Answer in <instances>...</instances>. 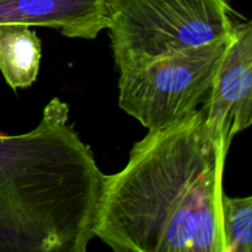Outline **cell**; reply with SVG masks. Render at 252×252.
I'll return each instance as SVG.
<instances>
[{"instance_id":"1","label":"cell","mask_w":252,"mask_h":252,"mask_svg":"<svg viewBox=\"0 0 252 252\" xmlns=\"http://www.w3.org/2000/svg\"><path fill=\"white\" fill-rule=\"evenodd\" d=\"M228 152L206 125L203 106L149 130L126 166L105 175L95 238L117 252H225Z\"/></svg>"},{"instance_id":"3","label":"cell","mask_w":252,"mask_h":252,"mask_svg":"<svg viewBox=\"0 0 252 252\" xmlns=\"http://www.w3.org/2000/svg\"><path fill=\"white\" fill-rule=\"evenodd\" d=\"M229 39L186 49L121 74L120 107L148 130L182 121L206 102Z\"/></svg>"},{"instance_id":"5","label":"cell","mask_w":252,"mask_h":252,"mask_svg":"<svg viewBox=\"0 0 252 252\" xmlns=\"http://www.w3.org/2000/svg\"><path fill=\"white\" fill-rule=\"evenodd\" d=\"M0 24L48 27L69 38L95 39L107 29L105 0H0Z\"/></svg>"},{"instance_id":"6","label":"cell","mask_w":252,"mask_h":252,"mask_svg":"<svg viewBox=\"0 0 252 252\" xmlns=\"http://www.w3.org/2000/svg\"><path fill=\"white\" fill-rule=\"evenodd\" d=\"M42 44L26 25L0 24V71L12 90L30 88L37 80Z\"/></svg>"},{"instance_id":"2","label":"cell","mask_w":252,"mask_h":252,"mask_svg":"<svg viewBox=\"0 0 252 252\" xmlns=\"http://www.w3.org/2000/svg\"><path fill=\"white\" fill-rule=\"evenodd\" d=\"M113 58L121 74L204 44L228 41V0H105Z\"/></svg>"},{"instance_id":"7","label":"cell","mask_w":252,"mask_h":252,"mask_svg":"<svg viewBox=\"0 0 252 252\" xmlns=\"http://www.w3.org/2000/svg\"><path fill=\"white\" fill-rule=\"evenodd\" d=\"M221 216L225 252H251L252 197L224 194Z\"/></svg>"},{"instance_id":"4","label":"cell","mask_w":252,"mask_h":252,"mask_svg":"<svg viewBox=\"0 0 252 252\" xmlns=\"http://www.w3.org/2000/svg\"><path fill=\"white\" fill-rule=\"evenodd\" d=\"M206 125L229 148L252 123V24L235 22L220 68L203 103Z\"/></svg>"}]
</instances>
